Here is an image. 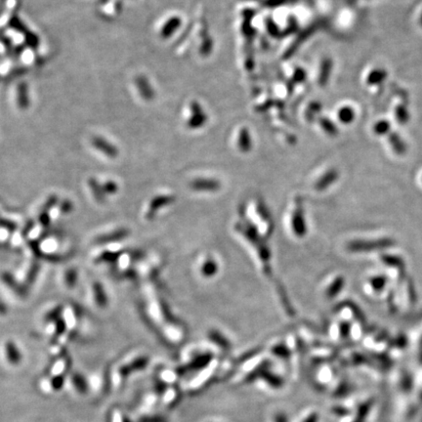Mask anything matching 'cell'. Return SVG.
<instances>
[{
    "label": "cell",
    "mask_w": 422,
    "mask_h": 422,
    "mask_svg": "<svg viewBox=\"0 0 422 422\" xmlns=\"http://www.w3.org/2000/svg\"><path fill=\"white\" fill-rule=\"evenodd\" d=\"M77 272L75 271V269L70 268L68 270H66L63 273V277H62V283L64 285L65 288L67 289H72L74 287L76 280H77Z\"/></svg>",
    "instance_id": "cell-6"
},
{
    "label": "cell",
    "mask_w": 422,
    "mask_h": 422,
    "mask_svg": "<svg viewBox=\"0 0 422 422\" xmlns=\"http://www.w3.org/2000/svg\"><path fill=\"white\" fill-rule=\"evenodd\" d=\"M275 422H288L287 421V417L284 413H277L275 417Z\"/></svg>",
    "instance_id": "cell-11"
},
{
    "label": "cell",
    "mask_w": 422,
    "mask_h": 422,
    "mask_svg": "<svg viewBox=\"0 0 422 422\" xmlns=\"http://www.w3.org/2000/svg\"><path fill=\"white\" fill-rule=\"evenodd\" d=\"M294 213L291 215V222H288L289 228H291V233H293V236L295 237H300V236H304V230H305V224H304V219H303V213L301 208L297 205L296 207L293 208Z\"/></svg>",
    "instance_id": "cell-1"
},
{
    "label": "cell",
    "mask_w": 422,
    "mask_h": 422,
    "mask_svg": "<svg viewBox=\"0 0 422 422\" xmlns=\"http://www.w3.org/2000/svg\"><path fill=\"white\" fill-rule=\"evenodd\" d=\"M91 295L95 305L98 308H105L107 306V296L104 291L102 286L98 283H95L91 289Z\"/></svg>",
    "instance_id": "cell-2"
},
{
    "label": "cell",
    "mask_w": 422,
    "mask_h": 422,
    "mask_svg": "<svg viewBox=\"0 0 422 422\" xmlns=\"http://www.w3.org/2000/svg\"><path fill=\"white\" fill-rule=\"evenodd\" d=\"M390 129H391V125H390L389 121L385 120V119L379 121L373 127V130L378 135L388 134V133H390Z\"/></svg>",
    "instance_id": "cell-8"
},
{
    "label": "cell",
    "mask_w": 422,
    "mask_h": 422,
    "mask_svg": "<svg viewBox=\"0 0 422 422\" xmlns=\"http://www.w3.org/2000/svg\"><path fill=\"white\" fill-rule=\"evenodd\" d=\"M389 143L392 146L394 151L399 155H402L407 151V146L397 132L391 131L389 133Z\"/></svg>",
    "instance_id": "cell-3"
},
{
    "label": "cell",
    "mask_w": 422,
    "mask_h": 422,
    "mask_svg": "<svg viewBox=\"0 0 422 422\" xmlns=\"http://www.w3.org/2000/svg\"><path fill=\"white\" fill-rule=\"evenodd\" d=\"M419 23H420V26L422 27V13L421 16H420V19H419Z\"/></svg>",
    "instance_id": "cell-12"
},
{
    "label": "cell",
    "mask_w": 422,
    "mask_h": 422,
    "mask_svg": "<svg viewBox=\"0 0 422 422\" xmlns=\"http://www.w3.org/2000/svg\"><path fill=\"white\" fill-rule=\"evenodd\" d=\"M388 73L384 69H376L367 76V83L369 85H379L385 81Z\"/></svg>",
    "instance_id": "cell-4"
},
{
    "label": "cell",
    "mask_w": 422,
    "mask_h": 422,
    "mask_svg": "<svg viewBox=\"0 0 422 422\" xmlns=\"http://www.w3.org/2000/svg\"><path fill=\"white\" fill-rule=\"evenodd\" d=\"M395 116H396V119L399 123L401 124H406L408 123L409 120V113H408V108L405 105H398L395 109Z\"/></svg>",
    "instance_id": "cell-7"
},
{
    "label": "cell",
    "mask_w": 422,
    "mask_h": 422,
    "mask_svg": "<svg viewBox=\"0 0 422 422\" xmlns=\"http://www.w3.org/2000/svg\"><path fill=\"white\" fill-rule=\"evenodd\" d=\"M301 422H319V414L316 411H310L303 416Z\"/></svg>",
    "instance_id": "cell-10"
},
{
    "label": "cell",
    "mask_w": 422,
    "mask_h": 422,
    "mask_svg": "<svg viewBox=\"0 0 422 422\" xmlns=\"http://www.w3.org/2000/svg\"><path fill=\"white\" fill-rule=\"evenodd\" d=\"M217 265L214 262L213 259H210V257H207V259L204 262V260L201 262L200 266V272L202 276L205 277H212L217 272Z\"/></svg>",
    "instance_id": "cell-5"
},
{
    "label": "cell",
    "mask_w": 422,
    "mask_h": 422,
    "mask_svg": "<svg viewBox=\"0 0 422 422\" xmlns=\"http://www.w3.org/2000/svg\"><path fill=\"white\" fill-rule=\"evenodd\" d=\"M340 118L344 122H351L354 119V112L350 108H344L340 112Z\"/></svg>",
    "instance_id": "cell-9"
}]
</instances>
